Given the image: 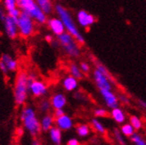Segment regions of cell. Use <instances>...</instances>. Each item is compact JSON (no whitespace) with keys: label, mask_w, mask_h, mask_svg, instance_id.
<instances>
[{"label":"cell","mask_w":146,"mask_h":145,"mask_svg":"<svg viewBox=\"0 0 146 145\" xmlns=\"http://www.w3.org/2000/svg\"><path fill=\"white\" fill-rule=\"evenodd\" d=\"M30 73L26 70L17 72L13 82V100L17 106H24L27 103L30 93Z\"/></svg>","instance_id":"obj_1"},{"label":"cell","mask_w":146,"mask_h":145,"mask_svg":"<svg viewBox=\"0 0 146 145\" xmlns=\"http://www.w3.org/2000/svg\"><path fill=\"white\" fill-rule=\"evenodd\" d=\"M21 126L32 137L38 136L41 133L40 119L38 113L32 106H24L20 114Z\"/></svg>","instance_id":"obj_2"},{"label":"cell","mask_w":146,"mask_h":145,"mask_svg":"<svg viewBox=\"0 0 146 145\" xmlns=\"http://www.w3.org/2000/svg\"><path fill=\"white\" fill-rule=\"evenodd\" d=\"M54 12L63 23L66 32L70 34L72 37L78 42V44L80 46L84 45L85 38L78 28V26L75 23V21L72 18V15L69 12V10L67 8H65V6H63L62 5L56 4L54 5Z\"/></svg>","instance_id":"obj_3"},{"label":"cell","mask_w":146,"mask_h":145,"mask_svg":"<svg viewBox=\"0 0 146 145\" xmlns=\"http://www.w3.org/2000/svg\"><path fill=\"white\" fill-rule=\"evenodd\" d=\"M17 5L21 12L28 13L36 24L44 25L46 23L48 15L36 5L35 0H18Z\"/></svg>","instance_id":"obj_4"},{"label":"cell","mask_w":146,"mask_h":145,"mask_svg":"<svg viewBox=\"0 0 146 145\" xmlns=\"http://www.w3.org/2000/svg\"><path fill=\"white\" fill-rule=\"evenodd\" d=\"M58 46H61L62 51L67 56L70 58H78L81 54L80 45L78 42L72 37L68 32H64L63 34L57 37Z\"/></svg>","instance_id":"obj_5"},{"label":"cell","mask_w":146,"mask_h":145,"mask_svg":"<svg viewBox=\"0 0 146 145\" xmlns=\"http://www.w3.org/2000/svg\"><path fill=\"white\" fill-rule=\"evenodd\" d=\"M36 25L35 21L28 13L21 12L17 19L19 36L23 38H31L36 33Z\"/></svg>","instance_id":"obj_6"},{"label":"cell","mask_w":146,"mask_h":145,"mask_svg":"<svg viewBox=\"0 0 146 145\" xmlns=\"http://www.w3.org/2000/svg\"><path fill=\"white\" fill-rule=\"evenodd\" d=\"M30 95L34 98H43L45 97L48 93V85L47 84L38 79L36 76L33 73H30Z\"/></svg>","instance_id":"obj_7"},{"label":"cell","mask_w":146,"mask_h":145,"mask_svg":"<svg viewBox=\"0 0 146 145\" xmlns=\"http://www.w3.org/2000/svg\"><path fill=\"white\" fill-rule=\"evenodd\" d=\"M19 70V62L9 54H3L0 57V70L5 76L15 73Z\"/></svg>","instance_id":"obj_8"},{"label":"cell","mask_w":146,"mask_h":145,"mask_svg":"<svg viewBox=\"0 0 146 145\" xmlns=\"http://www.w3.org/2000/svg\"><path fill=\"white\" fill-rule=\"evenodd\" d=\"M93 78L99 91L105 90V89H108V90L112 89V84L114 80L112 78L106 76L104 73H103V72L100 71L99 70L94 69L93 72Z\"/></svg>","instance_id":"obj_9"},{"label":"cell","mask_w":146,"mask_h":145,"mask_svg":"<svg viewBox=\"0 0 146 145\" xmlns=\"http://www.w3.org/2000/svg\"><path fill=\"white\" fill-rule=\"evenodd\" d=\"M4 24V30L5 35L10 39H15L19 36L18 26H17V20L11 17L7 14L5 20L2 21Z\"/></svg>","instance_id":"obj_10"},{"label":"cell","mask_w":146,"mask_h":145,"mask_svg":"<svg viewBox=\"0 0 146 145\" xmlns=\"http://www.w3.org/2000/svg\"><path fill=\"white\" fill-rule=\"evenodd\" d=\"M77 21L84 28H89L92 25L96 23V19L93 14L85 10H80L77 13Z\"/></svg>","instance_id":"obj_11"},{"label":"cell","mask_w":146,"mask_h":145,"mask_svg":"<svg viewBox=\"0 0 146 145\" xmlns=\"http://www.w3.org/2000/svg\"><path fill=\"white\" fill-rule=\"evenodd\" d=\"M46 25L49 28V30L52 32L53 35L56 36V37L63 34L64 32H66L64 24L59 17H52L47 19Z\"/></svg>","instance_id":"obj_12"},{"label":"cell","mask_w":146,"mask_h":145,"mask_svg":"<svg viewBox=\"0 0 146 145\" xmlns=\"http://www.w3.org/2000/svg\"><path fill=\"white\" fill-rule=\"evenodd\" d=\"M54 126L60 128L62 131H69L74 126V122L69 115L64 113L54 119Z\"/></svg>","instance_id":"obj_13"},{"label":"cell","mask_w":146,"mask_h":145,"mask_svg":"<svg viewBox=\"0 0 146 145\" xmlns=\"http://www.w3.org/2000/svg\"><path fill=\"white\" fill-rule=\"evenodd\" d=\"M100 93H101V95H102V97H103L104 103L108 108L113 109L115 107L119 106V98L112 92V89L111 90H108V89L100 90Z\"/></svg>","instance_id":"obj_14"},{"label":"cell","mask_w":146,"mask_h":145,"mask_svg":"<svg viewBox=\"0 0 146 145\" xmlns=\"http://www.w3.org/2000/svg\"><path fill=\"white\" fill-rule=\"evenodd\" d=\"M50 103L53 110L63 109L67 105V97L62 93H55L50 97Z\"/></svg>","instance_id":"obj_15"},{"label":"cell","mask_w":146,"mask_h":145,"mask_svg":"<svg viewBox=\"0 0 146 145\" xmlns=\"http://www.w3.org/2000/svg\"><path fill=\"white\" fill-rule=\"evenodd\" d=\"M62 85L64 90H66L67 92H73L77 90L78 87V79L70 74L63 77Z\"/></svg>","instance_id":"obj_16"},{"label":"cell","mask_w":146,"mask_h":145,"mask_svg":"<svg viewBox=\"0 0 146 145\" xmlns=\"http://www.w3.org/2000/svg\"><path fill=\"white\" fill-rule=\"evenodd\" d=\"M54 116L53 113H45L42 119H40V126L41 131L43 132H48L51 127L54 126Z\"/></svg>","instance_id":"obj_17"},{"label":"cell","mask_w":146,"mask_h":145,"mask_svg":"<svg viewBox=\"0 0 146 145\" xmlns=\"http://www.w3.org/2000/svg\"><path fill=\"white\" fill-rule=\"evenodd\" d=\"M50 141L55 145H60L62 141V131L56 126L51 127L48 131Z\"/></svg>","instance_id":"obj_18"},{"label":"cell","mask_w":146,"mask_h":145,"mask_svg":"<svg viewBox=\"0 0 146 145\" xmlns=\"http://www.w3.org/2000/svg\"><path fill=\"white\" fill-rule=\"evenodd\" d=\"M36 5L45 12L47 15L52 14L54 11V5L53 0H35Z\"/></svg>","instance_id":"obj_19"},{"label":"cell","mask_w":146,"mask_h":145,"mask_svg":"<svg viewBox=\"0 0 146 145\" xmlns=\"http://www.w3.org/2000/svg\"><path fill=\"white\" fill-rule=\"evenodd\" d=\"M111 116L117 123H119V124H123L127 119L125 112H124L120 108H119V106L111 109Z\"/></svg>","instance_id":"obj_20"},{"label":"cell","mask_w":146,"mask_h":145,"mask_svg":"<svg viewBox=\"0 0 146 145\" xmlns=\"http://www.w3.org/2000/svg\"><path fill=\"white\" fill-rule=\"evenodd\" d=\"M91 129H92L91 126H89L88 125L79 124L76 127V132H77V134L79 137H81V138H86V137H87L90 134Z\"/></svg>","instance_id":"obj_21"},{"label":"cell","mask_w":146,"mask_h":145,"mask_svg":"<svg viewBox=\"0 0 146 145\" xmlns=\"http://www.w3.org/2000/svg\"><path fill=\"white\" fill-rule=\"evenodd\" d=\"M69 72L71 76L76 77L77 79H82L84 77V73L81 71L79 68V65L76 63H70L69 66Z\"/></svg>","instance_id":"obj_22"},{"label":"cell","mask_w":146,"mask_h":145,"mask_svg":"<svg viewBox=\"0 0 146 145\" xmlns=\"http://www.w3.org/2000/svg\"><path fill=\"white\" fill-rule=\"evenodd\" d=\"M91 128L94 132H96L99 134L104 135L106 134V129L104 126V125L97 119H93L91 120Z\"/></svg>","instance_id":"obj_23"},{"label":"cell","mask_w":146,"mask_h":145,"mask_svg":"<svg viewBox=\"0 0 146 145\" xmlns=\"http://www.w3.org/2000/svg\"><path fill=\"white\" fill-rule=\"evenodd\" d=\"M129 123L133 126V127L135 128V130L138 131V130H141L143 126V120L137 117L135 115H131L129 117Z\"/></svg>","instance_id":"obj_24"},{"label":"cell","mask_w":146,"mask_h":145,"mask_svg":"<svg viewBox=\"0 0 146 145\" xmlns=\"http://www.w3.org/2000/svg\"><path fill=\"white\" fill-rule=\"evenodd\" d=\"M51 109H52V106H51V103H50V100L48 99H41L40 101L38 103V110L40 112L42 113H48Z\"/></svg>","instance_id":"obj_25"},{"label":"cell","mask_w":146,"mask_h":145,"mask_svg":"<svg viewBox=\"0 0 146 145\" xmlns=\"http://www.w3.org/2000/svg\"><path fill=\"white\" fill-rule=\"evenodd\" d=\"M1 1H2V5L4 6L6 13H9L18 7L17 5L18 0H1Z\"/></svg>","instance_id":"obj_26"},{"label":"cell","mask_w":146,"mask_h":145,"mask_svg":"<svg viewBox=\"0 0 146 145\" xmlns=\"http://www.w3.org/2000/svg\"><path fill=\"white\" fill-rule=\"evenodd\" d=\"M135 128L133 127V126L130 124V123H126V124H124L120 128V132L122 133V134L126 137H130L134 133H135Z\"/></svg>","instance_id":"obj_27"},{"label":"cell","mask_w":146,"mask_h":145,"mask_svg":"<svg viewBox=\"0 0 146 145\" xmlns=\"http://www.w3.org/2000/svg\"><path fill=\"white\" fill-rule=\"evenodd\" d=\"M129 138L131 139V142H132L135 145H146V141L143 138L142 135L139 134L134 133L132 135L129 137Z\"/></svg>","instance_id":"obj_28"},{"label":"cell","mask_w":146,"mask_h":145,"mask_svg":"<svg viewBox=\"0 0 146 145\" xmlns=\"http://www.w3.org/2000/svg\"><path fill=\"white\" fill-rule=\"evenodd\" d=\"M122 135H123L122 133L119 131V129L115 128L113 130V136L115 137L117 142H118L119 144H121V145H125L126 144V142H125V140H124V137Z\"/></svg>","instance_id":"obj_29"},{"label":"cell","mask_w":146,"mask_h":145,"mask_svg":"<svg viewBox=\"0 0 146 145\" xmlns=\"http://www.w3.org/2000/svg\"><path fill=\"white\" fill-rule=\"evenodd\" d=\"M94 115L97 118H104L108 116V111L104 108H97L94 111Z\"/></svg>","instance_id":"obj_30"},{"label":"cell","mask_w":146,"mask_h":145,"mask_svg":"<svg viewBox=\"0 0 146 145\" xmlns=\"http://www.w3.org/2000/svg\"><path fill=\"white\" fill-rule=\"evenodd\" d=\"M79 68H80V70H81V71L83 72L84 74H88L90 72V70H91V67H90L89 63H87L86 62H80Z\"/></svg>","instance_id":"obj_31"},{"label":"cell","mask_w":146,"mask_h":145,"mask_svg":"<svg viewBox=\"0 0 146 145\" xmlns=\"http://www.w3.org/2000/svg\"><path fill=\"white\" fill-rule=\"evenodd\" d=\"M118 98H119V103L124 104V105H127V104L130 103V99L126 95H124V93H119Z\"/></svg>","instance_id":"obj_32"},{"label":"cell","mask_w":146,"mask_h":145,"mask_svg":"<svg viewBox=\"0 0 146 145\" xmlns=\"http://www.w3.org/2000/svg\"><path fill=\"white\" fill-rule=\"evenodd\" d=\"M7 15V13L3 5H0V21H3Z\"/></svg>","instance_id":"obj_33"},{"label":"cell","mask_w":146,"mask_h":145,"mask_svg":"<svg viewBox=\"0 0 146 145\" xmlns=\"http://www.w3.org/2000/svg\"><path fill=\"white\" fill-rule=\"evenodd\" d=\"M64 111L63 109H56V110H54V112H53V115L54 116V118L56 117H59V116L64 114Z\"/></svg>","instance_id":"obj_34"},{"label":"cell","mask_w":146,"mask_h":145,"mask_svg":"<svg viewBox=\"0 0 146 145\" xmlns=\"http://www.w3.org/2000/svg\"><path fill=\"white\" fill-rule=\"evenodd\" d=\"M67 144H68V145H78V144H79V142H78V140L76 139V138H71V139H70V140L67 142Z\"/></svg>","instance_id":"obj_35"},{"label":"cell","mask_w":146,"mask_h":145,"mask_svg":"<svg viewBox=\"0 0 146 145\" xmlns=\"http://www.w3.org/2000/svg\"><path fill=\"white\" fill-rule=\"evenodd\" d=\"M45 39H46V42L50 43V44H52V43L54 42V37H53V35H46V38H45Z\"/></svg>","instance_id":"obj_36"},{"label":"cell","mask_w":146,"mask_h":145,"mask_svg":"<svg viewBox=\"0 0 146 145\" xmlns=\"http://www.w3.org/2000/svg\"><path fill=\"white\" fill-rule=\"evenodd\" d=\"M23 132H24V128L21 126V127H18L16 129V134L21 136V135H23Z\"/></svg>","instance_id":"obj_37"},{"label":"cell","mask_w":146,"mask_h":145,"mask_svg":"<svg viewBox=\"0 0 146 145\" xmlns=\"http://www.w3.org/2000/svg\"><path fill=\"white\" fill-rule=\"evenodd\" d=\"M139 104H140V106L143 109V110L146 111V101H145L140 100V101H139Z\"/></svg>","instance_id":"obj_38"},{"label":"cell","mask_w":146,"mask_h":145,"mask_svg":"<svg viewBox=\"0 0 146 145\" xmlns=\"http://www.w3.org/2000/svg\"><path fill=\"white\" fill-rule=\"evenodd\" d=\"M32 144H39V142L38 141H33Z\"/></svg>","instance_id":"obj_39"},{"label":"cell","mask_w":146,"mask_h":145,"mask_svg":"<svg viewBox=\"0 0 146 145\" xmlns=\"http://www.w3.org/2000/svg\"><path fill=\"white\" fill-rule=\"evenodd\" d=\"M0 1H1V0H0Z\"/></svg>","instance_id":"obj_40"}]
</instances>
